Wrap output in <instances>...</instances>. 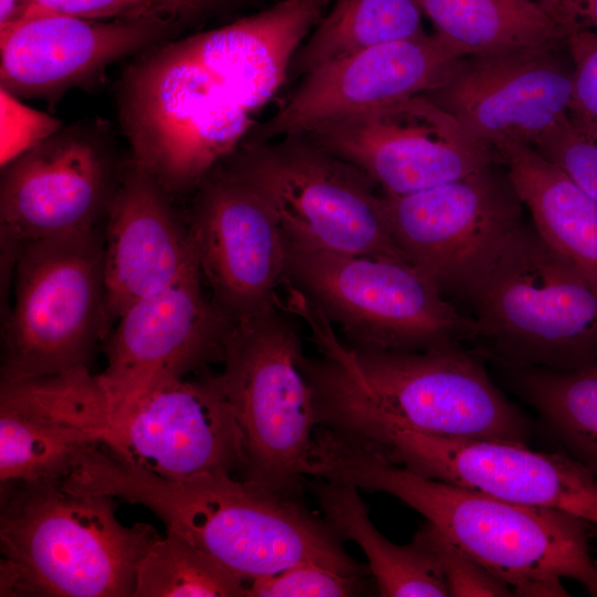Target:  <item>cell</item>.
<instances>
[{"label":"cell","instance_id":"1","mask_svg":"<svg viewBox=\"0 0 597 597\" xmlns=\"http://www.w3.org/2000/svg\"><path fill=\"white\" fill-rule=\"evenodd\" d=\"M272 96L229 23L136 54L118 83L117 112L130 159L172 196L195 190L233 153Z\"/></svg>","mask_w":597,"mask_h":597},{"label":"cell","instance_id":"2","mask_svg":"<svg viewBox=\"0 0 597 597\" xmlns=\"http://www.w3.org/2000/svg\"><path fill=\"white\" fill-rule=\"evenodd\" d=\"M294 313L321 357L305 359L318 426L350 438L377 428L502 439L527 444L528 418L462 345L423 350L357 348L342 343L305 300Z\"/></svg>","mask_w":597,"mask_h":597},{"label":"cell","instance_id":"3","mask_svg":"<svg viewBox=\"0 0 597 597\" xmlns=\"http://www.w3.org/2000/svg\"><path fill=\"white\" fill-rule=\"evenodd\" d=\"M308 473L388 493L506 584L514 596H569L563 578L597 597L593 523L559 510L523 505L401 467L376 450L321 429Z\"/></svg>","mask_w":597,"mask_h":597},{"label":"cell","instance_id":"4","mask_svg":"<svg viewBox=\"0 0 597 597\" xmlns=\"http://www.w3.org/2000/svg\"><path fill=\"white\" fill-rule=\"evenodd\" d=\"M63 484L142 504L167 531L185 537L250 582L300 563L350 575H370L343 537L297 500L232 474L206 473L169 480L122 462L98 447L87 450Z\"/></svg>","mask_w":597,"mask_h":597},{"label":"cell","instance_id":"5","mask_svg":"<svg viewBox=\"0 0 597 597\" xmlns=\"http://www.w3.org/2000/svg\"><path fill=\"white\" fill-rule=\"evenodd\" d=\"M115 504L63 482L1 489L0 595L133 596L137 565L160 535L122 524Z\"/></svg>","mask_w":597,"mask_h":597},{"label":"cell","instance_id":"6","mask_svg":"<svg viewBox=\"0 0 597 597\" xmlns=\"http://www.w3.org/2000/svg\"><path fill=\"white\" fill-rule=\"evenodd\" d=\"M476 352L504 368L569 370L597 359V281L524 222L459 291Z\"/></svg>","mask_w":597,"mask_h":597},{"label":"cell","instance_id":"7","mask_svg":"<svg viewBox=\"0 0 597 597\" xmlns=\"http://www.w3.org/2000/svg\"><path fill=\"white\" fill-rule=\"evenodd\" d=\"M216 169L266 206L291 245L407 261L390 234L377 186L307 134L245 137Z\"/></svg>","mask_w":597,"mask_h":597},{"label":"cell","instance_id":"8","mask_svg":"<svg viewBox=\"0 0 597 597\" xmlns=\"http://www.w3.org/2000/svg\"><path fill=\"white\" fill-rule=\"evenodd\" d=\"M293 316L280 304L235 323L217 375L242 432V479L297 500L318 417Z\"/></svg>","mask_w":597,"mask_h":597},{"label":"cell","instance_id":"9","mask_svg":"<svg viewBox=\"0 0 597 597\" xmlns=\"http://www.w3.org/2000/svg\"><path fill=\"white\" fill-rule=\"evenodd\" d=\"M2 324L1 380L87 368L105 317L104 235L96 229L25 245L13 265Z\"/></svg>","mask_w":597,"mask_h":597},{"label":"cell","instance_id":"10","mask_svg":"<svg viewBox=\"0 0 597 597\" xmlns=\"http://www.w3.org/2000/svg\"><path fill=\"white\" fill-rule=\"evenodd\" d=\"M285 281L357 348L423 350L471 343L474 323L405 260L285 242Z\"/></svg>","mask_w":597,"mask_h":597},{"label":"cell","instance_id":"11","mask_svg":"<svg viewBox=\"0 0 597 597\" xmlns=\"http://www.w3.org/2000/svg\"><path fill=\"white\" fill-rule=\"evenodd\" d=\"M111 137L101 122L73 124L1 167L4 275L29 243L96 229L106 217L122 170L116 172Z\"/></svg>","mask_w":597,"mask_h":597},{"label":"cell","instance_id":"12","mask_svg":"<svg viewBox=\"0 0 597 597\" xmlns=\"http://www.w3.org/2000/svg\"><path fill=\"white\" fill-rule=\"evenodd\" d=\"M354 440L421 475L523 505L559 510L597 525V476L565 452L392 427L368 429Z\"/></svg>","mask_w":597,"mask_h":597},{"label":"cell","instance_id":"13","mask_svg":"<svg viewBox=\"0 0 597 597\" xmlns=\"http://www.w3.org/2000/svg\"><path fill=\"white\" fill-rule=\"evenodd\" d=\"M383 202L395 243L443 294L458 292L523 223V202L491 165L413 193H383Z\"/></svg>","mask_w":597,"mask_h":597},{"label":"cell","instance_id":"14","mask_svg":"<svg viewBox=\"0 0 597 597\" xmlns=\"http://www.w3.org/2000/svg\"><path fill=\"white\" fill-rule=\"evenodd\" d=\"M199 264L174 284L128 306L111 329L106 367L96 375L106 421L140 396L221 363L234 323L203 290Z\"/></svg>","mask_w":597,"mask_h":597},{"label":"cell","instance_id":"15","mask_svg":"<svg viewBox=\"0 0 597 597\" xmlns=\"http://www.w3.org/2000/svg\"><path fill=\"white\" fill-rule=\"evenodd\" d=\"M357 167L388 196H404L492 165L493 153L447 111L417 95L304 133Z\"/></svg>","mask_w":597,"mask_h":597},{"label":"cell","instance_id":"16","mask_svg":"<svg viewBox=\"0 0 597 597\" xmlns=\"http://www.w3.org/2000/svg\"><path fill=\"white\" fill-rule=\"evenodd\" d=\"M101 446L122 462L169 480L242 473V432L218 375L161 384L109 418Z\"/></svg>","mask_w":597,"mask_h":597},{"label":"cell","instance_id":"17","mask_svg":"<svg viewBox=\"0 0 597 597\" xmlns=\"http://www.w3.org/2000/svg\"><path fill=\"white\" fill-rule=\"evenodd\" d=\"M422 95L451 114L494 159L509 146L538 147L575 112L573 67L556 49L463 56L441 86Z\"/></svg>","mask_w":597,"mask_h":597},{"label":"cell","instance_id":"18","mask_svg":"<svg viewBox=\"0 0 597 597\" xmlns=\"http://www.w3.org/2000/svg\"><path fill=\"white\" fill-rule=\"evenodd\" d=\"M187 222L202 277L234 324L280 305L285 240L253 192L214 168L195 189Z\"/></svg>","mask_w":597,"mask_h":597},{"label":"cell","instance_id":"19","mask_svg":"<svg viewBox=\"0 0 597 597\" xmlns=\"http://www.w3.org/2000/svg\"><path fill=\"white\" fill-rule=\"evenodd\" d=\"M464 55L438 33L374 46L320 65L247 137L266 140L429 93Z\"/></svg>","mask_w":597,"mask_h":597},{"label":"cell","instance_id":"20","mask_svg":"<svg viewBox=\"0 0 597 597\" xmlns=\"http://www.w3.org/2000/svg\"><path fill=\"white\" fill-rule=\"evenodd\" d=\"M179 27L94 20L31 4L0 31V87L18 98L56 103L111 64L171 39Z\"/></svg>","mask_w":597,"mask_h":597},{"label":"cell","instance_id":"21","mask_svg":"<svg viewBox=\"0 0 597 597\" xmlns=\"http://www.w3.org/2000/svg\"><path fill=\"white\" fill-rule=\"evenodd\" d=\"M198 265L187 221L171 196L130 158L122 168L104 233L108 334L133 303L174 284Z\"/></svg>","mask_w":597,"mask_h":597},{"label":"cell","instance_id":"22","mask_svg":"<svg viewBox=\"0 0 597 597\" xmlns=\"http://www.w3.org/2000/svg\"><path fill=\"white\" fill-rule=\"evenodd\" d=\"M86 389L80 370L1 380L0 482H63L80 458L101 446L85 426Z\"/></svg>","mask_w":597,"mask_h":597},{"label":"cell","instance_id":"23","mask_svg":"<svg viewBox=\"0 0 597 597\" xmlns=\"http://www.w3.org/2000/svg\"><path fill=\"white\" fill-rule=\"evenodd\" d=\"M538 234L597 281V201L533 147L495 154Z\"/></svg>","mask_w":597,"mask_h":597},{"label":"cell","instance_id":"24","mask_svg":"<svg viewBox=\"0 0 597 597\" xmlns=\"http://www.w3.org/2000/svg\"><path fill=\"white\" fill-rule=\"evenodd\" d=\"M325 521L365 553L379 596H449L444 577L431 553L415 537L397 545L371 523L358 489L349 483L306 479Z\"/></svg>","mask_w":597,"mask_h":597},{"label":"cell","instance_id":"25","mask_svg":"<svg viewBox=\"0 0 597 597\" xmlns=\"http://www.w3.org/2000/svg\"><path fill=\"white\" fill-rule=\"evenodd\" d=\"M436 33L467 55L557 49L566 33L536 0H417Z\"/></svg>","mask_w":597,"mask_h":597},{"label":"cell","instance_id":"26","mask_svg":"<svg viewBox=\"0 0 597 597\" xmlns=\"http://www.w3.org/2000/svg\"><path fill=\"white\" fill-rule=\"evenodd\" d=\"M562 450L597 476V359L578 368H504Z\"/></svg>","mask_w":597,"mask_h":597},{"label":"cell","instance_id":"27","mask_svg":"<svg viewBox=\"0 0 597 597\" xmlns=\"http://www.w3.org/2000/svg\"><path fill=\"white\" fill-rule=\"evenodd\" d=\"M417 0H332L297 50L290 75L374 46L426 35Z\"/></svg>","mask_w":597,"mask_h":597},{"label":"cell","instance_id":"28","mask_svg":"<svg viewBox=\"0 0 597 597\" xmlns=\"http://www.w3.org/2000/svg\"><path fill=\"white\" fill-rule=\"evenodd\" d=\"M248 582L179 534L167 531L140 558L134 597H240Z\"/></svg>","mask_w":597,"mask_h":597},{"label":"cell","instance_id":"29","mask_svg":"<svg viewBox=\"0 0 597 597\" xmlns=\"http://www.w3.org/2000/svg\"><path fill=\"white\" fill-rule=\"evenodd\" d=\"M219 0H30L55 12L94 20L142 21L182 27Z\"/></svg>","mask_w":597,"mask_h":597},{"label":"cell","instance_id":"30","mask_svg":"<svg viewBox=\"0 0 597 597\" xmlns=\"http://www.w3.org/2000/svg\"><path fill=\"white\" fill-rule=\"evenodd\" d=\"M367 591L366 575L300 563L247 584L245 597H347Z\"/></svg>","mask_w":597,"mask_h":597},{"label":"cell","instance_id":"31","mask_svg":"<svg viewBox=\"0 0 597 597\" xmlns=\"http://www.w3.org/2000/svg\"><path fill=\"white\" fill-rule=\"evenodd\" d=\"M434 557L449 596H514L511 588L427 522L413 536Z\"/></svg>","mask_w":597,"mask_h":597},{"label":"cell","instance_id":"32","mask_svg":"<svg viewBox=\"0 0 597 597\" xmlns=\"http://www.w3.org/2000/svg\"><path fill=\"white\" fill-rule=\"evenodd\" d=\"M534 149L597 201V121L574 112L558 132Z\"/></svg>","mask_w":597,"mask_h":597},{"label":"cell","instance_id":"33","mask_svg":"<svg viewBox=\"0 0 597 597\" xmlns=\"http://www.w3.org/2000/svg\"><path fill=\"white\" fill-rule=\"evenodd\" d=\"M1 167L62 127L46 114L32 109L0 87Z\"/></svg>","mask_w":597,"mask_h":597},{"label":"cell","instance_id":"34","mask_svg":"<svg viewBox=\"0 0 597 597\" xmlns=\"http://www.w3.org/2000/svg\"><path fill=\"white\" fill-rule=\"evenodd\" d=\"M565 45L573 62L574 111L597 121V31L574 32Z\"/></svg>","mask_w":597,"mask_h":597},{"label":"cell","instance_id":"35","mask_svg":"<svg viewBox=\"0 0 597 597\" xmlns=\"http://www.w3.org/2000/svg\"><path fill=\"white\" fill-rule=\"evenodd\" d=\"M536 1L558 23L567 36L582 30L597 31V0Z\"/></svg>","mask_w":597,"mask_h":597},{"label":"cell","instance_id":"36","mask_svg":"<svg viewBox=\"0 0 597 597\" xmlns=\"http://www.w3.org/2000/svg\"><path fill=\"white\" fill-rule=\"evenodd\" d=\"M30 7V0H0V31L20 20Z\"/></svg>","mask_w":597,"mask_h":597},{"label":"cell","instance_id":"37","mask_svg":"<svg viewBox=\"0 0 597 597\" xmlns=\"http://www.w3.org/2000/svg\"><path fill=\"white\" fill-rule=\"evenodd\" d=\"M591 532H593V536L597 537V525L596 524H593Z\"/></svg>","mask_w":597,"mask_h":597}]
</instances>
